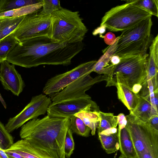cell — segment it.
<instances>
[{
	"instance_id": "6da1fadb",
	"label": "cell",
	"mask_w": 158,
	"mask_h": 158,
	"mask_svg": "<svg viewBox=\"0 0 158 158\" xmlns=\"http://www.w3.org/2000/svg\"><path fill=\"white\" fill-rule=\"evenodd\" d=\"M82 42L68 44L55 42L48 36L25 40L18 44L6 60L26 68L42 65L70 64L72 59L83 49Z\"/></svg>"
},
{
	"instance_id": "7a4b0ae2",
	"label": "cell",
	"mask_w": 158,
	"mask_h": 158,
	"mask_svg": "<svg viewBox=\"0 0 158 158\" xmlns=\"http://www.w3.org/2000/svg\"><path fill=\"white\" fill-rule=\"evenodd\" d=\"M68 118L51 117L30 120L21 127L19 135L51 158H65L64 143L70 128Z\"/></svg>"
},
{
	"instance_id": "3957f363",
	"label": "cell",
	"mask_w": 158,
	"mask_h": 158,
	"mask_svg": "<svg viewBox=\"0 0 158 158\" xmlns=\"http://www.w3.org/2000/svg\"><path fill=\"white\" fill-rule=\"evenodd\" d=\"M148 55L147 53L121 57L118 64H109L98 74L107 76L106 86H115L119 84L132 91L135 85H142L146 80Z\"/></svg>"
},
{
	"instance_id": "277c9868",
	"label": "cell",
	"mask_w": 158,
	"mask_h": 158,
	"mask_svg": "<svg viewBox=\"0 0 158 158\" xmlns=\"http://www.w3.org/2000/svg\"><path fill=\"white\" fill-rule=\"evenodd\" d=\"M48 37L56 43L82 42L88 29L78 11L62 7L51 14Z\"/></svg>"
},
{
	"instance_id": "5b68a950",
	"label": "cell",
	"mask_w": 158,
	"mask_h": 158,
	"mask_svg": "<svg viewBox=\"0 0 158 158\" xmlns=\"http://www.w3.org/2000/svg\"><path fill=\"white\" fill-rule=\"evenodd\" d=\"M152 24L151 16L123 31L114 43L113 55L121 58L128 55L147 53L153 39L151 34Z\"/></svg>"
},
{
	"instance_id": "8992f818",
	"label": "cell",
	"mask_w": 158,
	"mask_h": 158,
	"mask_svg": "<svg viewBox=\"0 0 158 158\" xmlns=\"http://www.w3.org/2000/svg\"><path fill=\"white\" fill-rule=\"evenodd\" d=\"M126 117L137 158H158V131L131 113Z\"/></svg>"
},
{
	"instance_id": "52a82bcc",
	"label": "cell",
	"mask_w": 158,
	"mask_h": 158,
	"mask_svg": "<svg viewBox=\"0 0 158 158\" xmlns=\"http://www.w3.org/2000/svg\"><path fill=\"white\" fill-rule=\"evenodd\" d=\"M152 15L141 8L126 3L111 8L102 19L100 26L111 31H123Z\"/></svg>"
},
{
	"instance_id": "ba28073f",
	"label": "cell",
	"mask_w": 158,
	"mask_h": 158,
	"mask_svg": "<svg viewBox=\"0 0 158 158\" xmlns=\"http://www.w3.org/2000/svg\"><path fill=\"white\" fill-rule=\"evenodd\" d=\"M50 15H41L39 10L27 15L9 35L15 38L19 43L36 37L48 36Z\"/></svg>"
},
{
	"instance_id": "9c48e42d",
	"label": "cell",
	"mask_w": 158,
	"mask_h": 158,
	"mask_svg": "<svg viewBox=\"0 0 158 158\" xmlns=\"http://www.w3.org/2000/svg\"><path fill=\"white\" fill-rule=\"evenodd\" d=\"M51 103L50 98L45 94H42L33 97L19 114L9 119L5 125L6 129L10 133L29 120L44 114Z\"/></svg>"
},
{
	"instance_id": "30bf717a",
	"label": "cell",
	"mask_w": 158,
	"mask_h": 158,
	"mask_svg": "<svg viewBox=\"0 0 158 158\" xmlns=\"http://www.w3.org/2000/svg\"><path fill=\"white\" fill-rule=\"evenodd\" d=\"M96 62L91 60L83 63L69 71L50 78L45 84L43 92L49 95L61 91L79 77L90 74Z\"/></svg>"
},
{
	"instance_id": "8fae6325",
	"label": "cell",
	"mask_w": 158,
	"mask_h": 158,
	"mask_svg": "<svg viewBox=\"0 0 158 158\" xmlns=\"http://www.w3.org/2000/svg\"><path fill=\"white\" fill-rule=\"evenodd\" d=\"M107 78V76L104 74L93 78L90 74H87L79 77L61 91L48 96L52 103L88 97L89 95L86 94V91L94 84L106 81Z\"/></svg>"
},
{
	"instance_id": "7c38bea8",
	"label": "cell",
	"mask_w": 158,
	"mask_h": 158,
	"mask_svg": "<svg viewBox=\"0 0 158 158\" xmlns=\"http://www.w3.org/2000/svg\"><path fill=\"white\" fill-rule=\"evenodd\" d=\"M99 110V107L91 97L80 98L52 103L47 110V115L51 117L68 118L89 107Z\"/></svg>"
},
{
	"instance_id": "4fadbf2b",
	"label": "cell",
	"mask_w": 158,
	"mask_h": 158,
	"mask_svg": "<svg viewBox=\"0 0 158 158\" xmlns=\"http://www.w3.org/2000/svg\"><path fill=\"white\" fill-rule=\"evenodd\" d=\"M15 65L10 64L7 60L0 63V81L4 89L18 96L23 91L25 84Z\"/></svg>"
},
{
	"instance_id": "5bb4252c",
	"label": "cell",
	"mask_w": 158,
	"mask_h": 158,
	"mask_svg": "<svg viewBox=\"0 0 158 158\" xmlns=\"http://www.w3.org/2000/svg\"><path fill=\"white\" fill-rule=\"evenodd\" d=\"M149 47L147 59L146 80L152 79L153 84L158 85V35L153 39Z\"/></svg>"
},
{
	"instance_id": "9a60e30c",
	"label": "cell",
	"mask_w": 158,
	"mask_h": 158,
	"mask_svg": "<svg viewBox=\"0 0 158 158\" xmlns=\"http://www.w3.org/2000/svg\"><path fill=\"white\" fill-rule=\"evenodd\" d=\"M7 149L16 152L24 158H51L47 153L35 147L24 139L19 140Z\"/></svg>"
},
{
	"instance_id": "2e32d148",
	"label": "cell",
	"mask_w": 158,
	"mask_h": 158,
	"mask_svg": "<svg viewBox=\"0 0 158 158\" xmlns=\"http://www.w3.org/2000/svg\"><path fill=\"white\" fill-rule=\"evenodd\" d=\"M119 150L122 156L127 158H137L129 134L125 127L118 131Z\"/></svg>"
},
{
	"instance_id": "e0dca14e",
	"label": "cell",
	"mask_w": 158,
	"mask_h": 158,
	"mask_svg": "<svg viewBox=\"0 0 158 158\" xmlns=\"http://www.w3.org/2000/svg\"><path fill=\"white\" fill-rule=\"evenodd\" d=\"M130 112L144 122H147L152 115H158V109L154 107L147 100L140 97H139L136 106Z\"/></svg>"
},
{
	"instance_id": "ac0fdd59",
	"label": "cell",
	"mask_w": 158,
	"mask_h": 158,
	"mask_svg": "<svg viewBox=\"0 0 158 158\" xmlns=\"http://www.w3.org/2000/svg\"><path fill=\"white\" fill-rule=\"evenodd\" d=\"M98 111L89 107L76 114L74 115L81 118L91 129L92 135L95 134L100 120Z\"/></svg>"
},
{
	"instance_id": "d6986e66",
	"label": "cell",
	"mask_w": 158,
	"mask_h": 158,
	"mask_svg": "<svg viewBox=\"0 0 158 158\" xmlns=\"http://www.w3.org/2000/svg\"><path fill=\"white\" fill-rule=\"evenodd\" d=\"M115 86L118 99L130 111L133 110L138 102V95L124 85L118 84Z\"/></svg>"
},
{
	"instance_id": "ffe728a7",
	"label": "cell",
	"mask_w": 158,
	"mask_h": 158,
	"mask_svg": "<svg viewBox=\"0 0 158 158\" xmlns=\"http://www.w3.org/2000/svg\"><path fill=\"white\" fill-rule=\"evenodd\" d=\"M137 94L139 97L147 100L154 107L158 109V88L155 87L152 79L145 80Z\"/></svg>"
},
{
	"instance_id": "44dd1931",
	"label": "cell",
	"mask_w": 158,
	"mask_h": 158,
	"mask_svg": "<svg viewBox=\"0 0 158 158\" xmlns=\"http://www.w3.org/2000/svg\"><path fill=\"white\" fill-rule=\"evenodd\" d=\"M25 16L0 18V40L12 32L19 25Z\"/></svg>"
},
{
	"instance_id": "7402d4cb",
	"label": "cell",
	"mask_w": 158,
	"mask_h": 158,
	"mask_svg": "<svg viewBox=\"0 0 158 158\" xmlns=\"http://www.w3.org/2000/svg\"><path fill=\"white\" fill-rule=\"evenodd\" d=\"M98 135L102 147L107 154L114 153L119 149L118 132L108 135L100 133Z\"/></svg>"
},
{
	"instance_id": "603a6c76",
	"label": "cell",
	"mask_w": 158,
	"mask_h": 158,
	"mask_svg": "<svg viewBox=\"0 0 158 158\" xmlns=\"http://www.w3.org/2000/svg\"><path fill=\"white\" fill-rule=\"evenodd\" d=\"M42 3H39L23 6L16 9L0 13V18L17 17L26 15L40 10L42 8Z\"/></svg>"
},
{
	"instance_id": "cb8c5ba5",
	"label": "cell",
	"mask_w": 158,
	"mask_h": 158,
	"mask_svg": "<svg viewBox=\"0 0 158 158\" xmlns=\"http://www.w3.org/2000/svg\"><path fill=\"white\" fill-rule=\"evenodd\" d=\"M100 120L98 127V133H99L106 129L116 127L118 124L117 116L111 113H105L98 111Z\"/></svg>"
},
{
	"instance_id": "d4e9b609",
	"label": "cell",
	"mask_w": 158,
	"mask_h": 158,
	"mask_svg": "<svg viewBox=\"0 0 158 158\" xmlns=\"http://www.w3.org/2000/svg\"><path fill=\"white\" fill-rule=\"evenodd\" d=\"M40 0H0V13L34 4Z\"/></svg>"
},
{
	"instance_id": "484cf974",
	"label": "cell",
	"mask_w": 158,
	"mask_h": 158,
	"mask_svg": "<svg viewBox=\"0 0 158 158\" xmlns=\"http://www.w3.org/2000/svg\"><path fill=\"white\" fill-rule=\"evenodd\" d=\"M19 43L15 38L10 35L0 40V63L6 60L10 53Z\"/></svg>"
},
{
	"instance_id": "4316f807",
	"label": "cell",
	"mask_w": 158,
	"mask_h": 158,
	"mask_svg": "<svg viewBox=\"0 0 158 158\" xmlns=\"http://www.w3.org/2000/svg\"><path fill=\"white\" fill-rule=\"evenodd\" d=\"M70 119V129L73 133L85 137L89 136L91 129L81 118L74 115Z\"/></svg>"
},
{
	"instance_id": "83f0119b",
	"label": "cell",
	"mask_w": 158,
	"mask_h": 158,
	"mask_svg": "<svg viewBox=\"0 0 158 158\" xmlns=\"http://www.w3.org/2000/svg\"><path fill=\"white\" fill-rule=\"evenodd\" d=\"M126 3L133 4L146 11L152 15L158 16L157 0H130L125 1Z\"/></svg>"
},
{
	"instance_id": "f1b7e54d",
	"label": "cell",
	"mask_w": 158,
	"mask_h": 158,
	"mask_svg": "<svg viewBox=\"0 0 158 158\" xmlns=\"http://www.w3.org/2000/svg\"><path fill=\"white\" fill-rule=\"evenodd\" d=\"M105 51L104 54L97 61L94 68L93 72L98 74L109 65L111 57L114 51L113 44L109 46Z\"/></svg>"
},
{
	"instance_id": "f546056e",
	"label": "cell",
	"mask_w": 158,
	"mask_h": 158,
	"mask_svg": "<svg viewBox=\"0 0 158 158\" xmlns=\"http://www.w3.org/2000/svg\"><path fill=\"white\" fill-rule=\"evenodd\" d=\"M14 143L13 138L0 120V148L6 150Z\"/></svg>"
},
{
	"instance_id": "4dcf8cb0",
	"label": "cell",
	"mask_w": 158,
	"mask_h": 158,
	"mask_svg": "<svg viewBox=\"0 0 158 158\" xmlns=\"http://www.w3.org/2000/svg\"><path fill=\"white\" fill-rule=\"evenodd\" d=\"M42 6L40 14L45 15H50L54 12L61 7L60 1L57 0H40Z\"/></svg>"
},
{
	"instance_id": "1f68e13d",
	"label": "cell",
	"mask_w": 158,
	"mask_h": 158,
	"mask_svg": "<svg viewBox=\"0 0 158 158\" xmlns=\"http://www.w3.org/2000/svg\"><path fill=\"white\" fill-rule=\"evenodd\" d=\"M72 131L69 128L67 131L64 141V153L66 157L69 158L74 149V142Z\"/></svg>"
},
{
	"instance_id": "d6a6232c",
	"label": "cell",
	"mask_w": 158,
	"mask_h": 158,
	"mask_svg": "<svg viewBox=\"0 0 158 158\" xmlns=\"http://www.w3.org/2000/svg\"><path fill=\"white\" fill-rule=\"evenodd\" d=\"M117 116L118 122V131L125 128L127 125V120L126 116L122 113L119 114Z\"/></svg>"
},
{
	"instance_id": "836d02e7",
	"label": "cell",
	"mask_w": 158,
	"mask_h": 158,
	"mask_svg": "<svg viewBox=\"0 0 158 158\" xmlns=\"http://www.w3.org/2000/svg\"><path fill=\"white\" fill-rule=\"evenodd\" d=\"M146 122L152 128L158 131V115H152Z\"/></svg>"
},
{
	"instance_id": "e575fe53",
	"label": "cell",
	"mask_w": 158,
	"mask_h": 158,
	"mask_svg": "<svg viewBox=\"0 0 158 158\" xmlns=\"http://www.w3.org/2000/svg\"><path fill=\"white\" fill-rule=\"evenodd\" d=\"M103 38L105 43L110 46L114 43L116 38L114 33L108 32L104 36Z\"/></svg>"
},
{
	"instance_id": "d590c367",
	"label": "cell",
	"mask_w": 158,
	"mask_h": 158,
	"mask_svg": "<svg viewBox=\"0 0 158 158\" xmlns=\"http://www.w3.org/2000/svg\"><path fill=\"white\" fill-rule=\"evenodd\" d=\"M106 28L105 26H100L94 31L92 34L94 35H96L99 34L100 37L103 38L104 36L102 35L106 32Z\"/></svg>"
},
{
	"instance_id": "8d00e7d4",
	"label": "cell",
	"mask_w": 158,
	"mask_h": 158,
	"mask_svg": "<svg viewBox=\"0 0 158 158\" xmlns=\"http://www.w3.org/2000/svg\"><path fill=\"white\" fill-rule=\"evenodd\" d=\"M4 151L9 158H24L19 154L13 151L7 149Z\"/></svg>"
},
{
	"instance_id": "74e56055",
	"label": "cell",
	"mask_w": 158,
	"mask_h": 158,
	"mask_svg": "<svg viewBox=\"0 0 158 158\" xmlns=\"http://www.w3.org/2000/svg\"><path fill=\"white\" fill-rule=\"evenodd\" d=\"M117 132H118L117 128L116 127H114L105 130L99 133L104 135H108L111 134L116 133Z\"/></svg>"
},
{
	"instance_id": "f35d334b",
	"label": "cell",
	"mask_w": 158,
	"mask_h": 158,
	"mask_svg": "<svg viewBox=\"0 0 158 158\" xmlns=\"http://www.w3.org/2000/svg\"><path fill=\"white\" fill-rule=\"evenodd\" d=\"M120 61V58L117 55H113L111 56L110 61V64L115 65L118 64Z\"/></svg>"
},
{
	"instance_id": "ab89813d",
	"label": "cell",
	"mask_w": 158,
	"mask_h": 158,
	"mask_svg": "<svg viewBox=\"0 0 158 158\" xmlns=\"http://www.w3.org/2000/svg\"><path fill=\"white\" fill-rule=\"evenodd\" d=\"M0 158H9L4 150L0 148Z\"/></svg>"
},
{
	"instance_id": "60d3db41",
	"label": "cell",
	"mask_w": 158,
	"mask_h": 158,
	"mask_svg": "<svg viewBox=\"0 0 158 158\" xmlns=\"http://www.w3.org/2000/svg\"><path fill=\"white\" fill-rule=\"evenodd\" d=\"M0 101L1 102V103L2 104V105L4 106V107L5 108H6V103L3 98L1 94L0 93Z\"/></svg>"
},
{
	"instance_id": "b9f144b4",
	"label": "cell",
	"mask_w": 158,
	"mask_h": 158,
	"mask_svg": "<svg viewBox=\"0 0 158 158\" xmlns=\"http://www.w3.org/2000/svg\"><path fill=\"white\" fill-rule=\"evenodd\" d=\"M118 158H127L123 156H122V155H121L119 156Z\"/></svg>"
}]
</instances>
